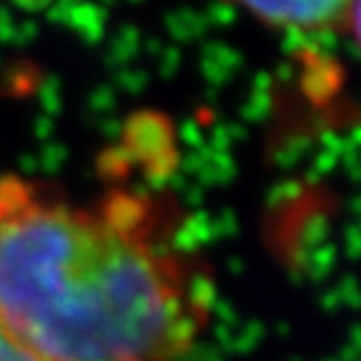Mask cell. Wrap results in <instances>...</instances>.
<instances>
[{
    "instance_id": "6da1fadb",
    "label": "cell",
    "mask_w": 361,
    "mask_h": 361,
    "mask_svg": "<svg viewBox=\"0 0 361 361\" xmlns=\"http://www.w3.org/2000/svg\"><path fill=\"white\" fill-rule=\"evenodd\" d=\"M214 301L209 264L161 201L73 203L0 173V322L43 361H183Z\"/></svg>"
},
{
    "instance_id": "7a4b0ae2",
    "label": "cell",
    "mask_w": 361,
    "mask_h": 361,
    "mask_svg": "<svg viewBox=\"0 0 361 361\" xmlns=\"http://www.w3.org/2000/svg\"><path fill=\"white\" fill-rule=\"evenodd\" d=\"M264 23L296 33H344L354 28L356 0H236Z\"/></svg>"
},
{
    "instance_id": "3957f363",
    "label": "cell",
    "mask_w": 361,
    "mask_h": 361,
    "mask_svg": "<svg viewBox=\"0 0 361 361\" xmlns=\"http://www.w3.org/2000/svg\"><path fill=\"white\" fill-rule=\"evenodd\" d=\"M0 361H43L0 322Z\"/></svg>"
},
{
    "instance_id": "277c9868",
    "label": "cell",
    "mask_w": 361,
    "mask_h": 361,
    "mask_svg": "<svg viewBox=\"0 0 361 361\" xmlns=\"http://www.w3.org/2000/svg\"><path fill=\"white\" fill-rule=\"evenodd\" d=\"M0 3H6V0H0Z\"/></svg>"
}]
</instances>
